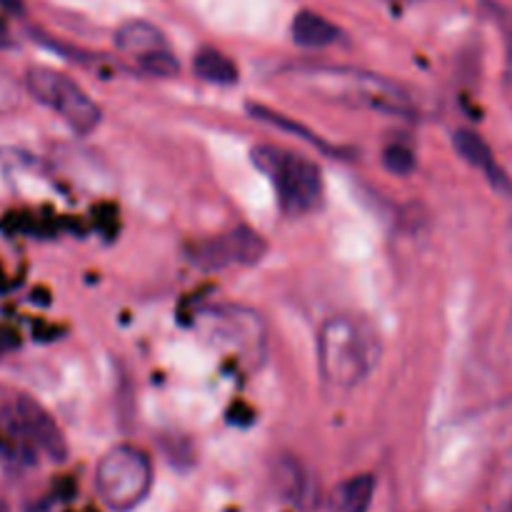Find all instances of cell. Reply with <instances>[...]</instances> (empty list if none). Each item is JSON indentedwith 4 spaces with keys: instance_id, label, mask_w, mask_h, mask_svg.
Here are the masks:
<instances>
[{
    "instance_id": "6da1fadb",
    "label": "cell",
    "mask_w": 512,
    "mask_h": 512,
    "mask_svg": "<svg viewBox=\"0 0 512 512\" xmlns=\"http://www.w3.org/2000/svg\"><path fill=\"white\" fill-rule=\"evenodd\" d=\"M378 360V338L363 320L353 315H333L320 325L318 368L333 388H355L368 378Z\"/></svg>"
},
{
    "instance_id": "7a4b0ae2",
    "label": "cell",
    "mask_w": 512,
    "mask_h": 512,
    "mask_svg": "<svg viewBox=\"0 0 512 512\" xmlns=\"http://www.w3.org/2000/svg\"><path fill=\"white\" fill-rule=\"evenodd\" d=\"M153 485V465L143 450L118 445L100 458L95 488L103 503L115 512H128L143 503Z\"/></svg>"
},
{
    "instance_id": "3957f363",
    "label": "cell",
    "mask_w": 512,
    "mask_h": 512,
    "mask_svg": "<svg viewBox=\"0 0 512 512\" xmlns=\"http://www.w3.org/2000/svg\"><path fill=\"white\" fill-rule=\"evenodd\" d=\"M253 163L273 178L285 213L303 215L320 203L323 178L318 165L310 163L308 158L263 145L253 150Z\"/></svg>"
},
{
    "instance_id": "277c9868",
    "label": "cell",
    "mask_w": 512,
    "mask_h": 512,
    "mask_svg": "<svg viewBox=\"0 0 512 512\" xmlns=\"http://www.w3.org/2000/svg\"><path fill=\"white\" fill-rule=\"evenodd\" d=\"M25 85L38 103L55 110L75 133L88 135L100 125V108L68 75L50 68H30Z\"/></svg>"
},
{
    "instance_id": "5b68a950",
    "label": "cell",
    "mask_w": 512,
    "mask_h": 512,
    "mask_svg": "<svg viewBox=\"0 0 512 512\" xmlns=\"http://www.w3.org/2000/svg\"><path fill=\"white\" fill-rule=\"evenodd\" d=\"M310 83L323 93L335 95V100H348L353 105L385 110V113H410V100L398 85L358 70H310Z\"/></svg>"
},
{
    "instance_id": "8992f818",
    "label": "cell",
    "mask_w": 512,
    "mask_h": 512,
    "mask_svg": "<svg viewBox=\"0 0 512 512\" xmlns=\"http://www.w3.org/2000/svg\"><path fill=\"white\" fill-rule=\"evenodd\" d=\"M268 253V243L250 228H235L220 238L193 245L190 263L203 270H223L228 265H255Z\"/></svg>"
},
{
    "instance_id": "52a82bcc",
    "label": "cell",
    "mask_w": 512,
    "mask_h": 512,
    "mask_svg": "<svg viewBox=\"0 0 512 512\" xmlns=\"http://www.w3.org/2000/svg\"><path fill=\"white\" fill-rule=\"evenodd\" d=\"M15 415H18L20 425H23L25 435L33 443L38 453H45L50 460H65L68 455V443H65L63 430L58 428L53 415L38 403V400L20 395L13 403Z\"/></svg>"
},
{
    "instance_id": "ba28073f",
    "label": "cell",
    "mask_w": 512,
    "mask_h": 512,
    "mask_svg": "<svg viewBox=\"0 0 512 512\" xmlns=\"http://www.w3.org/2000/svg\"><path fill=\"white\" fill-rule=\"evenodd\" d=\"M273 483L278 493L298 508H313L318 503V485H313L308 470L295 458H280L275 463Z\"/></svg>"
},
{
    "instance_id": "9c48e42d",
    "label": "cell",
    "mask_w": 512,
    "mask_h": 512,
    "mask_svg": "<svg viewBox=\"0 0 512 512\" xmlns=\"http://www.w3.org/2000/svg\"><path fill=\"white\" fill-rule=\"evenodd\" d=\"M0 460L15 465V468H25V465H33L38 460V450L25 435L13 405L0 410Z\"/></svg>"
},
{
    "instance_id": "30bf717a",
    "label": "cell",
    "mask_w": 512,
    "mask_h": 512,
    "mask_svg": "<svg viewBox=\"0 0 512 512\" xmlns=\"http://www.w3.org/2000/svg\"><path fill=\"white\" fill-rule=\"evenodd\" d=\"M115 48L125 55H135V58H145L158 50H168L165 35L155 28L148 20H128L115 30Z\"/></svg>"
},
{
    "instance_id": "8fae6325",
    "label": "cell",
    "mask_w": 512,
    "mask_h": 512,
    "mask_svg": "<svg viewBox=\"0 0 512 512\" xmlns=\"http://www.w3.org/2000/svg\"><path fill=\"white\" fill-rule=\"evenodd\" d=\"M453 143H455V150H458L460 158H463L465 163L483 170V173L498 185V188H508V180H505V175L500 173V168L495 165L493 150H490V145L485 143L478 133H473V130H458Z\"/></svg>"
},
{
    "instance_id": "7c38bea8",
    "label": "cell",
    "mask_w": 512,
    "mask_h": 512,
    "mask_svg": "<svg viewBox=\"0 0 512 512\" xmlns=\"http://www.w3.org/2000/svg\"><path fill=\"white\" fill-rule=\"evenodd\" d=\"M290 35L300 48H325L338 40L340 30L323 15L313 13V10H300L290 25Z\"/></svg>"
},
{
    "instance_id": "4fadbf2b",
    "label": "cell",
    "mask_w": 512,
    "mask_h": 512,
    "mask_svg": "<svg viewBox=\"0 0 512 512\" xmlns=\"http://www.w3.org/2000/svg\"><path fill=\"white\" fill-rule=\"evenodd\" d=\"M375 495L373 475H355L343 480L330 495V512H368Z\"/></svg>"
},
{
    "instance_id": "5bb4252c",
    "label": "cell",
    "mask_w": 512,
    "mask_h": 512,
    "mask_svg": "<svg viewBox=\"0 0 512 512\" xmlns=\"http://www.w3.org/2000/svg\"><path fill=\"white\" fill-rule=\"evenodd\" d=\"M193 70L198 78L208 80L215 85H233L238 83V68L228 55L218 53V50H200L193 58Z\"/></svg>"
},
{
    "instance_id": "9a60e30c",
    "label": "cell",
    "mask_w": 512,
    "mask_h": 512,
    "mask_svg": "<svg viewBox=\"0 0 512 512\" xmlns=\"http://www.w3.org/2000/svg\"><path fill=\"white\" fill-rule=\"evenodd\" d=\"M248 113L253 115L255 120H260V123H268V125H273V128H280V130H285V133H293V135H298V138H300V140H305V143H310V145H318L320 150H330L328 145H325L323 140L318 138V135H313V133H310V130L305 128V125L295 123V120L285 118V115L275 113V110H270V108H263V105H248Z\"/></svg>"
},
{
    "instance_id": "2e32d148",
    "label": "cell",
    "mask_w": 512,
    "mask_h": 512,
    "mask_svg": "<svg viewBox=\"0 0 512 512\" xmlns=\"http://www.w3.org/2000/svg\"><path fill=\"white\" fill-rule=\"evenodd\" d=\"M383 163L393 175H398V178H408V175L415 170V153L408 148V145L395 143L383 153Z\"/></svg>"
},
{
    "instance_id": "e0dca14e",
    "label": "cell",
    "mask_w": 512,
    "mask_h": 512,
    "mask_svg": "<svg viewBox=\"0 0 512 512\" xmlns=\"http://www.w3.org/2000/svg\"><path fill=\"white\" fill-rule=\"evenodd\" d=\"M138 63L140 68H143V73L155 75V78H170V75H175L180 70L178 58H175L170 50H158V53L145 55Z\"/></svg>"
},
{
    "instance_id": "ac0fdd59",
    "label": "cell",
    "mask_w": 512,
    "mask_h": 512,
    "mask_svg": "<svg viewBox=\"0 0 512 512\" xmlns=\"http://www.w3.org/2000/svg\"><path fill=\"white\" fill-rule=\"evenodd\" d=\"M485 5H488V13L493 15V20L500 25V28H503L505 38H508V50H510V60H512V13L510 10H505L503 5L490 3V0H485Z\"/></svg>"
},
{
    "instance_id": "d6986e66",
    "label": "cell",
    "mask_w": 512,
    "mask_h": 512,
    "mask_svg": "<svg viewBox=\"0 0 512 512\" xmlns=\"http://www.w3.org/2000/svg\"><path fill=\"white\" fill-rule=\"evenodd\" d=\"M15 345H18V335H15L13 330H8L0 325V358H5V355H8Z\"/></svg>"
},
{
    "instance_id": "ffe728a7",
    "label": "cell",
    "mask_w": 512,
    "mask_h": 512,
    "mask_svg": "<svg viewBox=\"0 0 512 512\" xmlns=\"http://www.w3.org/2000/svg\"><path fill=\"white\" fill-rule=\"evenodd\" d=\"M13 103H15L13 88H10L5 80H0V113H5V110L13 108Z\"/></svg>"
},
{
    "instance_id": "44dd1931",
    "label": "cell",
    "mask_w": 512,
    "mask_h": 512,
    "mask_svg": "<svg viewBox=\"0 0 512 512\" xmlns=\"http://www.w3.org/2000/svg\"><path fill=\"white\" fill-rule=\"evenodd\" d=\"M0 8L10 15H23L25 13V3L23 0H0Z\"/></svg>"
},
{
    "instance_id": "7402d4cb",
    "label": "cell",
    "mask_w": 512,
    "mask_h": 512,
    "mask_svg": "<svg viewBox=\"0 0 512 512\" xmlns=\"http://www.w3.org/2000/svg\"><path fill=\"white\" fill-rule=\"evenodd\" d=\"M13 35H10V30H8V25L3 23V20H0V50H8V48H13Z\"/></svg>"
},
{
    "instance_id": "603a6c76",
    "label": "cell",
    "mask_w": 512,
    "mask_h": 512,
    "mask_svg": "<svg viewBox=\"0 0 512 512\" xmlns=\"http://www.w3.org/2000/svg\"><path fill=\"white\" fill-rule=\"evenodd\" d=\"M508 245H510V258H512V218H510V225H508Z\"/></svg>"
},
{
    "instance_id": "cb8c5ba5",
    "label": "cell",
    "mask_w": 512,
    "mask_h": 512,
    "mask_svg": "<svg viewBox=\"0 0 512 512\" xmlns=\"http://www.w3.org/2000/svg\"><path fill=\"white\" fill-rule=\"evenodd\" d=\"M0 512H8V508H5V503H3V500H0Z\"/></svg>"
},
{
    "instance_id": "d4e9b609",
    "label": "cell",
    "mask_w": 512,
    "mask_h": 512,
    "mask_svg": "<svg viewBox=\"0 0 512 512\" xmlns=\"http://www.w3.org/2000/svg\"><path fill=\"white\" fill-rule=\"evenodd\" d=\"M505 512H512V500H510V505H508V508H505Z\"/></svg>"
}]
</instances>
